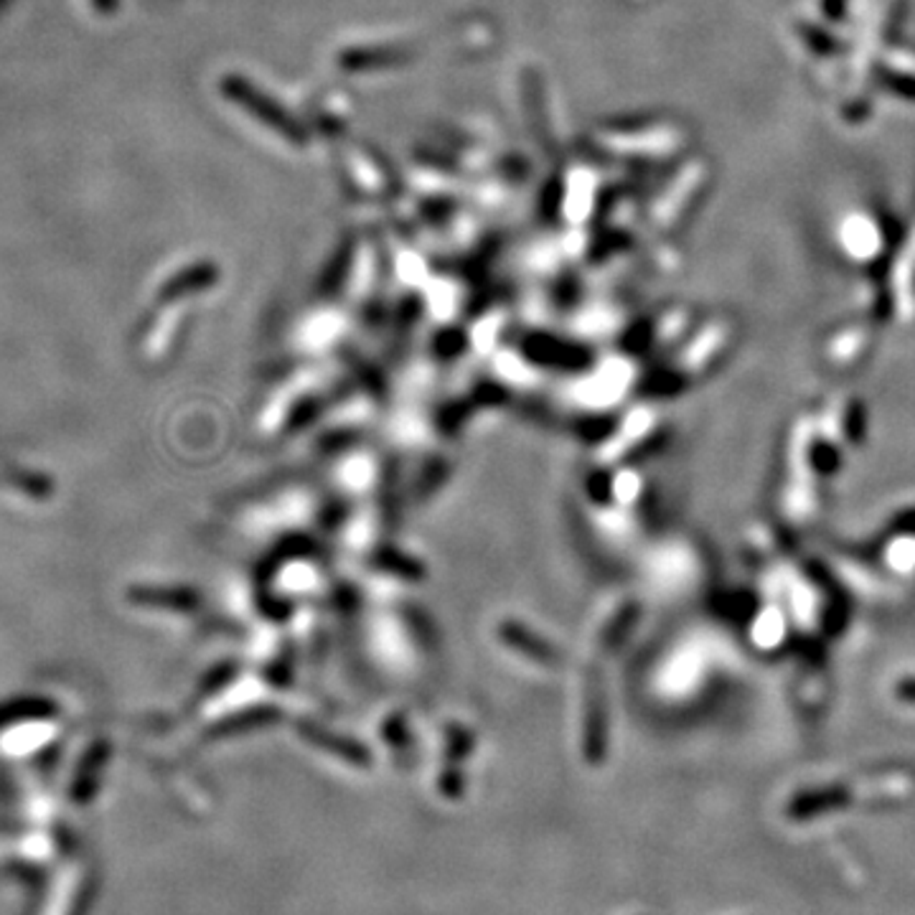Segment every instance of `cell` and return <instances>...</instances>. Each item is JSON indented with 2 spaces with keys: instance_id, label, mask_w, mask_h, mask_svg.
<instances>
[{
  "instance_id": "2",
  "label": "cell",
  "mask_w": 915,
  "mask_h": 915,
  "mask_svg": "<svg viewBox=\"0 0 915 915\" xmlns=\"http://www.w3.org/2000/svg\"><path fill=\"white\" fill-rule=\"evenodd\" d=\"M130 601H136V603H140V605H176V609H181V605H194L196 603V598L192 595V593H171V590H163L161 588H132L130 590Z\"/></svg>"
},
{
  "instance_id": "1",
  "label": "cell",
  "mask_w": 915,
  "mask_h": 915,
  "mask_svg": "<svg viewBox=\"0 0 915 915\" xmlns=\"http://www.w3.org/2000/svg\"><path fill=\"white\" fill-rule=\"evenodd\" d=\"M57 713L51 699L44 697H13L8 702H0V728H8V725L15 722H28V720H42V717H51Z\"/></svg>"
},
{
  "instance_id": "3",
  "label": "cell",
  "mask_w": 915,
  "mask_h": 915,
  "mask_svg": "<svg viewBox=\"0 0 915 915\" xmlns=\"http://www.w3.org/2000/svg\"><path fill=\"white\" fill-rule=\"evenodd\" d=\"M897 697L908 699V702H915V680L901 682V686H897Z\"/></svg>"
}]
</instances>
